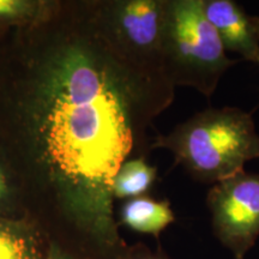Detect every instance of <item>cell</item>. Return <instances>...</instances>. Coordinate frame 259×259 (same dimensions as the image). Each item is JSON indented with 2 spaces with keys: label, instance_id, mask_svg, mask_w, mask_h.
<instances>
[{
  "label": "cell",
  "instance_id": "cell-2",
  "mask_svg": "<svg viewBox=\"0 0 259 259\" xmlns=\"http://www.w3.org/2000/svg\"><path fill=\"white\" fill-rule=\"evenodd\" d=\"M173 154L192 179L216 184L259 160V135L252 114L238 107H210L157 136L150 149Z\"/></svg>",
  "mask_w": 259,
  "mask_h": 259
},
{
  "label": "cell",
  "instance_id": "cell-10",
  "mask_svg": "<svg viewBox=\"0 0 259 259\" xmlns=\"http://www.w3.org/2000/svg\"><path fill=\"white\" fill-rule=\"evenodd\" d=\"M36 3L25 0H0V23L27 24L36 19Z\"/></svg>",
  "mask_w": 259,
  "mask_h": 259
},
{
  "label": "cell",
  "instance_id": "cell-4",
  "mask_svg": "<svg viewBox=\"0 0 259 259\" xmlns=\"http://www.w3.org/2000/svg\"><path fill=\"white\" fill-rule=\"evenodd\" d=\"M215 238L234 259H245L259 239V173L242 170L206 193Z\"/></svg>",
  "mask_w": 259,
  "mask_h": 259
},
{
  "label": "cell",
  "instance_id": "cell-11",
  "mask_svg": "<svg viewBox=\"0 0 259 259\" xmlns=\"http://www.w3.org/2000/svg\"><path fill=\"white\" fill-rule=\"evenodd\" d=\"M118 259H169L166 257L163 253H153L145 247L138 246L134 247L131 250L124 252V253L119 255Z\"/></svg>",
  "mask_w": 259,
  "mask_h": 259
},
{
  "label": "cell",
  "instance_id": "cell-6",
  "mask_svg": "<svg viewBox=\"0 0 259 259\" xmlns=\"http://www.w3.org/2000/svg\"><path fill=\"white\" fill-rule=\"evenodd\" d=\"M203 11L227 53L255 63L259 54V16L250 15L234 0H203Z\"/></svg>",
  "mask_w": 259,
  "mask_h": 259
},
{
  "label": "cell",
  "instance_id": "cell-9",
  "mask_svg": "<svg viewBox=\"0 0 259 259\" xmlns=\"http://www.w3.org/2000/svg\"><path fill=\"white\" fill-rule=\"evenodd\" d=\"M0 259H37L34 239L21 227L0 220Z\"/></svg>",
  "mask_w": 259,
  "mask_h": 259
},
{
  "label": "cell",
  "instance_id": "cell-14",
  "mask_svg": "<svg viewBox=\"0 0 259 259\" xmlns=\"http://www.w3.org/2000/svg\"><path fill=\"white\" fill-rule=\"evenodd\" d=\"M255 64L259 65V54H258V58H257V61H255Z\"/></svg>",
  "mask_w": 259,
  "mask_h": 259
},
{
  "label": "cell",
  "instance_id": "cell-12",
  "mask_svg": "<svg viewBox=\"0 0 259 259\" xmlns=\"http://www.w3.org/2000/svg\"><path fill=\"white\" fill-rule=\"evenodd\" d=\"M6 193H8V185H6V177L0 167V202L5 198Z\"/></svg>",
  "mask_w": 259,
  "mask_h": 259
},
{
  "label": "cell",
  "instance_id": "cell-7",
  "mask_svg": "<svg viewBox=\"0 0 259 259\" xmlns=\"http://www.w3.org/2000/svg\"><path fill=\"white\" fill-rule=\"evenodd\" d=\"M120 221L132 231L158 238L176 221V213L168 200H156L148 196L128 199L120 210Z\"/></svg>",
  "mask_w": 259,
  "mask_h": 259
},
{
  "label": "cell",
  "instance_id": "cell-8",
  "mask_svg": "<svg viewBox=\"0 0 259 259\" xmlns=\"http://www.w3.org/2000/svg\"><path fill=\"white\" fill-rule=\"evenodd\" d=\"M157 176L156 167L150 166L144 156L130 158L115 174L113 180V197L118 199H132L144 196Z\"/></svg>",
  "mask_w": 259,
  "mask_h": 259
},
{
  "label": "cell",
  "instance_id": "cell-3",
  "mask_svg": "<svg viewBox=\"0 0 259 259\" xmlns=\"http://www.w3.org/2000/svg\"><path fill=\"white\" fill-rule=\"evenodd\" d=\"M164 69L174 87H189L211 97L232 59L203 11V0H166Z\"/></svg>",
  "mask_w": 259,
  "mask_h": 259
},
{
  "label": "cell",
  "instance_id": "cell-13",
  "mask_svg": "<svg viewBox=\"0 0 259 259\" xmlns=\"http://www.w3.org/2000/svg\"><path fill=\"white\" fill-rule=\"evenodd\" d=\"M46 259H63V257L57 251H52Z\"/></svg>",
  "mask_w": 259,
  "mask_h": 259
},
{
  "label": "cell",
  "instance_id": "cell-5",
  "mask_svg": "<svg viewBox=\"0 0 259 259\" xmlns=\"http://www.w3.org/2000/svg\"><path fill=\"white\" fill-rule=\"evenodd\" d=\"M109 28L122 46L142 59L164 66L163 40L166 0L102 3Z\"/></svg>",
  "mask_w": 259,
  "mask_h": 259
},
{
  "label": "cell",
  "instance_id": "cell-1",
  "mask_svg": "<svg viewBox=\"0 0 259 259\" xmlns=\"http://www.w3.org/2000/svg\"><path fill=\"white\" fill-rule=\"evenodd\" d=\"M0 57V139L25 181L52 193L102 248L118 251L113 180L150 149L174 101L166 71L116 40L102 3L29 22Z\"/></svg>",
  "mask_w": 259,
  "mask_h": 259
}]
</instances>
